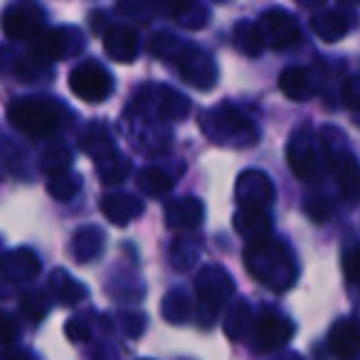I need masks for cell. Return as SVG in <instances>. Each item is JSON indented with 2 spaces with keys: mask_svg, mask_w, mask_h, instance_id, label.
<instances>
[{
  "mask_svg": "<svg viewBox=\"0 0 360 360\" xmlns=\"http://www.w3.org/2000/svg\"><path fill=\"white\" fill-rule=\"evenodd\" d=\"M245 264L255 279H259L269 289H286L294 281V264L284 245L262 237L247 245Z\"/></svg>",
  "mask_w": 360,
  "mask_h": 360,
  "instance_id": "1",
  "label": "cell"
},
{
  "mask_svg": "<svg viewBox=\"0 0 360 360\" xmlns=\"http://www.w3.org/2000/svg\"><path fill=\"white\" fill-rule=\"evenodd\" d=\"M60 106L50 99H37V96H25V99H13L8 104V119L20 134L32 136V139H45L60 124Z\"/></svg>",
  "mask_w": 360,
  "mask_h": 360,
  "instance_id": "2",
  "label": "cell"
},
{
  "mask_svg": "<svg viewBox=\"0 0 360 360\" xmlns=\"http://www.w3.org/2000/svg\"><path fill=\"white\" fill-rule=\"evenodd\" d=\"M323 150L326 158H328L330 170L335 173V183H338L340 195L348 202H358L360 200V165L348 150L343 148V134L333 129H323Z\"/></svg>",
  "mask_w": 360,
  "mask_h": 360,
  "instance_id": "3",
  "label": "cell"
},
{
  "mask_svg": "<svg viewBox=\"0 0 360 360\" xmlns=\"http://www.w3.org/2000/svg\"><path fill=\"white\" fill-rule=\"evenodd\" d=\"M70 89L72 94L89 101V104H99L114 91V77L99 62L84 60L70 72Z\"/></svg>",
  "mask_w": 360,
  "mask_h": 360,
  "instance_id": "4",
  "label": "cell"
},
{
  "mask_svg": "<svg viewBox=\"0 0 360 360\" xmlns=\"http://www.w3.org/2000/svg\"><path fill=\"white\" fill-rule=\"evenodd\" d=\"M286 158H289V168L304 183H319L321 175H323V168L319 163V153H316V146L309 129L294 131V136L289 141V148H286Z\"/></svg>",
  "mask_w": 360,
  "mask_h": 360,
  "instance_id": "5",
  "label": "cell"
},
{
  "mask_svg": "<svg viewBox=\"0 0 360 360\" xmlns=\"http://www.w3.org/2000/svg\"><path fill=\"white\" fill-rule=\"evenodd\" d=\"M274 198V188H271L269 178L262 170H247L237 180V200L240 207H257V210H266Z\"/></svg>",
  "mask_w": 360,
  "mask_h": 360,
  "instance_id": "6",
  "label": "cell"
},
{
  "mask_svg": "<svg viewBox=\"0 0 360 360\" xmlns=\"http://www.w3.org/2000/svg\"><path fill=\"white\" fill-rule=\"evenodd\" d=\"M262 32L266 35V40L276 47V50H286V47L299 42V25L296 20L281 8H271L262 15Z\"/></svg>",
  "mask_w": 360,
  "mask_h": 360,
  "instance_id": "7",
  "label": "cell"
},
{
  "mask_svg": "<svg viewBox=\"0 0 360 360\" xmlns=\"http://www.w3.org/2000/svg\"><path fill=\"white\" fill-rule=\"evenodd\" d=\"M42 18H45V13L37 6H15L6 13L3 27H6V35L13 40H30L40 32Z\"/></svg>",
  "mask_w": 360,
  "mask_h": 360,
  "instance_id": "8",
  "label": "cell"
},
{
  "mask_svg": "<svg viewBox=\"0 0 360 360\" xmlns=\"http://www.w3.org/2000/svg\"><path fill=\"white\" fill-rule=\"evenodd\" d=\"M291 333H294V323L281 316H264L255 323V348L262 353L281 348L284 343H289Z\"/></svg>",
  "mask_w": 360,
  "mask_h": 360,
  "instance_id": "9",
  "label": "cell"
},
{
  "mask_svg": "<svg viewBox=\"0 0 360 360\" xmlns=\"http://www.w3.org/2000/svg\"><path fill=\"white\" fill-rule=\"evenodd\" d=\"M328 348L338 360H353L360 353V326L355 321H338L330 328Z\"/></svg>",
  "mask_w": 360,
  "mask_h": 360,
  "instance_id": "10",
  "label": "cell"
},
{
  "mask_svg": "<svg viewBox=\"0 0 360 360\" xmlns=\"http://www.w3.org/2000/svg\"><path fill=\"white\" fill-rule=\"evenodd\" d=\"M104 52L116 62H134L139 52V35L126 25L111 27L104 35Z\"/></svg>",
  "mask_w": 360,
  "mask_h": 360,
  "instance_id": "11",
  "label": "cell"
},
{
  "mask_svg": "<svg viewBox=\"0 0 360 360\" xmlns=\"http://www.w3.org/2000/svg\"><path fill=\"white\" fill-rule=\"evenodd\" d=\"M210 116H215V119H212L215 121V129H222V126L230 129V136L235 139V143L247 146L255 141V129H252V124L240 111L232 109V106H220V109L210 111Z\"/></svg>",
  "mask_w": 360,
  "mask_h": 360,
  "instance_id": "12",
  "label": "cell"
},
{
  "mask_svg": "<svg viewBox=\"0 0 360 360\" xmlns=\"http://www.w3.org/2000/svg\"><path fill=\"white\" fill-rule=\"evenodd\" d=\"M101 210L114 225H129L134 217L143 212V202L134 195H106L101 202Z\"/></svg>",
  "mask_w": 360,
  "mask_h": 360,
  "instance_id": "13",
  "label": "cell"
},
{
  "mask_svg": "<svg viewBox=\"0 0 360 360\" xmlns=\"http://www.w3.org/2000/svg\"><path fill=\"white\" fill-rule=\"evenodd\" d=\"M235 227L247 237L250 242L262 240L269 235L271 220L266 210H257V207H240V212L235 215Z\"/></svg>",
  "mask_w": 360,
  "mask_h": 360,
  "instance_id": "14",
  "label": "cell"
},
{
  "mask_svg": "<svg viewBox=\"0 0 360 360\" xmlns=\"http://www.w3.org/2000/svg\"><path fill=\"white\" fill-rule=\"evenodd\" d=\"M279 89L289 99L306 101L311 96V72L306 67H286L279 77Z\"/></svg>",
  "mask_w": 360,
  "mask_h": 360,
  "instance_id": "15",
  "label": "cell"
},
{
  "mask_svg": "<svg viewBox=\"0 0 360 360\" xmlns=\"http://www.w3.org/2000/svg\"><path fill=\"white\" fill-rule=\"evenodd\" d=\"M165 217L170 227H195L202 220V205L193 198H183V200L168 202Z\"/></svg>",
  "mask_w": 360,
  "mask_h": 360,
  "instance_id": "16",
  "label": "cell"
},
{
  "mask_svg": "<svg viewBox=\"0 0 360 360\" xmlns=\"http://www.w3.org/2000/svg\"><path fill=\"white\" fill-rule=\"evenodd\" d=\"M311 27H314V32L323 42H335V40H340L345 32H348V25H345V20L340 15H335V13H326V15L314 18Z\"/></svg>",
  "mask_w": 360,
  "mask_h": 360,
  "instance_id": "17",
  "label": "cell"
},
{
  "mask_svg": "<svg viewBox=\"0 0 360 360\" xmlns=\"http://www.w3.org/2000/svg\"><path fill=\"white\" fill-rule=\"evenodd\" d=\"M136 180H139V188L146 193V195L158 198V195H165V193L173 191V180H170L168 175H165L163 170H158V168L141 170Z\"/></svg>",
  "mask_w": 360,
  "mask_h": 360,
  "instance_id": "18",
  "label": "cell"
},
{
  "mask_svg": "<svg viewBox=\"0 0 360 360\" xmlns=\"http://www.w3.org/2000/svg\"><path fill=\"white\" fill-rule=\"evenodd\" d=\"M160 96H163V99H160V114H163L165 119H170V121L186 119L188 111H191V101H188L186 96L168 89V86L160 89Z\"/></svg>",
  "mask_w": 360,
  "mask_h": 360,
  "instance_id": "19",
  "label": "cell"
},
{
  "mask_svg": "<svg viewBox=\"0 0 360 360\" xmlns=\"http://www.w3.org/2000/svg\"><path fill=\"white\" fill-rule=\"evenodd\" d=\"M235 37H237V45H240L247 55H259V52L264 50V35H262V30L255 22H240L235 30Z\"/></svg>",
  "mask_w": 360,
  "mask_h": 360,
  "instance_id": "20",
  "label": "cell"
},
{
  "mask_svg": "<svg viewBox=\"0 0 360 360\" xmlns=\"http://www.w3.org/2000/svg\"><path fill=\"white\" fill-rule=\"evenodd\" d=\"M79 188H82V178H77L72 173H60L50 180V193L55 198H60V200H70Z\"/></svg>",
  "mask_w": 360,
  "mask_h": 360,
  "instance_id": "21",
  "label": "cell"
},
{
  "mask_svg": "<svg viewBox=\"0 0 360 360\" xmlns=\"http://www.w3.org/2000/svg\"><path fill=\"white\" fill-rule=\"evenodd\" d=\"M306 212H309V217L314 222H326L328 220V215H330V205H328V200L326 198H311L309 202H306Z\"/></svg>",
  "mask_w": 360,
  "mask_h": 360,
  "instance_id": "22",
  "label": "cell"
},
{
  "mask_svg": "<svg viewBox=\"0 0 360 360\" xmlns=\"http://www.w3.org/2000/svg\"><path fill=\"white\" fill-rule=\"evenodd\" d=\"M65 330H67V338H70L72 343H86V340H89V326L79 319L67 321Z\"/></svg>",
  "mask_w": 360,
  "mask_h": 360,
  "instance_id": "23",
  "label": "cell"
},
{
  "mask_svg": "<svg viewBox=\"0 0 360 360\" xmlns=\"http://www.w3.org/2000/svg\"><path fill=\"white\" fill-rule=\"evenodd\" d=\"M345 274L353 284L360 286V247H355L348 257H345Z\"/></svg>",
  "mask_w": 360,
  "mask_h": 360,
  "instance_id": "24",
  "label": "cell"
},
{
  "mask_svg": "<svg viewBox=\"0 0 360 360\" xmlns=\"http://www.w3.org/2000/svg\"><path fill=\"white\" fill-rule=\"evenodd\" d=\"M8 360H27L25 355H8Z\"/></svg>",
  "mask_w": 360,
  "mask_h": 360,
  "instance_id": "25",
  "label": "cell"
}]
</instances>
